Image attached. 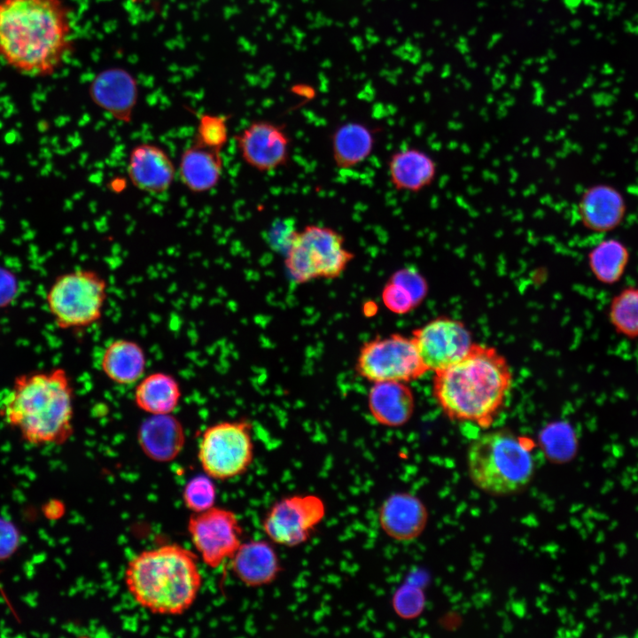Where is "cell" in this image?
Listing matches in <instances>:
<instances>
[{"label":"cell","instance_id":"1f68e13d","mask_svg":"<svg viewBox=\"0 0 638 638\" xmlns=\"http://www.w3.org/2000/svg\"><path fill=\"white\" fill-rule=\"evenodd\" d=\"M388 280L403 286L412 295L415 303L418 306L428 292V283L420 271L413 267H404L395 270Z\"/></svg>","mask_w":638,"mask_h":638},{"label":"cell","instance_id":"603a6c76","mask_svg":"<svg viewBox=\"0 0 638 638\" xmlns=\"http://www.w3.org/2000/svg\"><path fill=\"white\" fill-rule=\"evenodd\" d=\"M146 362V354L136 341L117 338L104 349L100 369L114 384L132 385L145 375Z\"/></svg>","mask_w":638,"mask_h":638},{"label":"cell","instance_id":"4316f807","mask_svg":"<svg viewBox=\"0 0 638 638\" xmlns=\"http://www.w3.org/2000/svg\"><path fill=\"white\" fill-rule=\"evenodd\" d=\"M608 318L618 334L638 337V286H626L611 299Z\"/></svg>","mask_w":638,"mask_h":638},{"label":"cell","instance_id":"836d02e7","mask_svg":"<svg viewBox=\"0 0 638 638\" xmlns=\"http://www.w3.org/2000/svg\"><path fill=\"white\" fill-rule=\"evenodd\" d=\"M19 532L11 521L0 517V561L9 558L18 549Z\"/></svg>","mask_w":638,"mask_h":638},{"label":"cell","instance_id":"6da1fadb","mask_svg":"<svg viewBox=\"0 0 638 638\" xmlns=\"http://www.w3.org/2000/svg\"><path fill=\"white\" fill-rule=\"evenodd\" d=\"M74 46L64 0H0V60L29 77L54 74Z\"/></svg>","mask_w":638,"mask_h":638},{"label":"cell","instance_id":"d4e9b609","mask_svg":"<svg viewBox=\"0 0 638 638\" xmlns=\"http://www.w3.org/2000/svg\"><path fill=\"white\" fill-rule=\"evenodd\" d=\"M331 144L335 166L339 169H350L370 156L375 145V136L366 125L349 121L333 131Z\"/></svg>","mask_w":638,"mask_h":638},{"label":"cell","instance_id":"52a82bcc","mask_svg":"<svg viewBox=\"0 0 638 638\" xmlns=\"http://www.w3.org/2000/svg\"><path fill=\"white\" fill-rule=\"evenodd\" d=\"M108 284L97 271L79 268L58 276L46 293V305L61 330H82L98 323Z\"/></svg>","mask_w":638,"mask_h":638},{"label":"cell","instance_id":"30bf717a","mask_svg":"<svg viewBox=\"0 0 638 638\" xmlns=\"http://www.w3.org/2000/svg\"><path fill=\"white\" fill-rule=\"evenodd\" d=\"M325 513L324 502L318 495L286 496L268 510L262 529L272 542L287 548L297 547L309 540Z\"/></svg>","mask_w":638,"mask_h":638},{"label":"cell","instance_id":"e575fe53","mask_svg":"<svg viewBox=\"0 0 638 638\" xmlns=\"http://www.w3.org/2000/svg\"><path fill=\"white\" fill-rule=\"evenodd\" d=\"M18 293V281L8 268L0 266V307L9 306Z\"/></svg>","mask_w":638,"mask_h":638},{"label":"cell","instance_id":"d6986e66","mask_svg":"<svg viewBox=\"0 0 638 638\" xmlns=\"http://www.w3.org/2000/svg\"><path fill=\"white\" fill-rule=\"evenodd\" d=\"M230 566L238 580L251 587L271 584L282 571L274 547L262 540L242 542L230 559Z\"/></svg>","mask_w":638,"mask_h":638},{"label":"cell","instance_id":"e0dca14e","mask_svg":"<svg viewBox=\"0 0 638 638\" xmlns=\"http://www.w3.org/2000/svg\"><path fill=\"white\" fill-rule=\"evenodd\" d=\"M428 510L415 494L398 492L389 495L381 504L378 523L382 531L399 542L418 538L428 522Z\"/></svg>","mask_w":638,"mask_h":638},{"label":"cell","instance_id":"2e32d148","mask_svg":"<svg viewBox=\"0 0 638 638\" xmlns=\"http://www.w3.org/2000/svg\"><path fill=\"white\" fill-rule=\"evenodd\" d=\"M626 210L621 191L608 183H596L585 189L576 206L581 225L597 233L610 232L620 226Z\"/></svg>","mask_w":638,"mask_h":638},{"label":"cell","instance_id":"cb8c5ba5","mask_svg":"<svg viewBox=\"0 0 638 638\" xmlns=\"http://www.w3.org/2000/svg\"><path fill=\"white\" fill-rule=\"evenodd\" d=\"M181 398L182 388L177 379L162 371L144 375L136 384L134 392L136 406L147 415L172 414Z\"/></svg>","mask_w":638,"mask_h":638},{"label":"cell","instance_id":"83f0119b","mask_svg":"<svg viewBox=\"0 0 638 638\" xmlns=\"http://www.w3.org/2000/svg\"><path fill=\"white\" fill-rule=\"evenodd\" d=\"M541 441L546 456L556 463L572 461L577 453L575 432L566 424H557L548 428Z\"/></svg>","mask_w":638,"mask_h":638},{"label":"cell","instance_id":"8fae6325","mask_svg":"<svg viewBox=\"0 0 638 638\" xmlns=\"http://www.w3.org/2000/svg\"><path fill=\"white\" fill-rule=\"evenodd\" d=\"M187 527L194 548L211 568L231 559L242 544L243 529L238 517L225 508L214 506L192 513Z\"/></svg>","mask_w":638,"mask_h":638},{"label":"cell","instance_id":"3957f363","mask_svg":"<svg viewBox=\"0 0 638 638\" xmlns=\"http://www.w3.org/2000/svg\"><path fill=\"white\" fill-rule=\"evenodd\" d=\"M74 391L63 368L15 377L0 401V416L31 445H61L74 433Z\"/></svg>","mask_w":638,"mask_h":638},{"label":"cell","instance_id":"4fadbf2b","mask_svg":"<svg viewBox=\"0 0 638 638\" xmlns=\"http://www.w3.org/2000/svg\"><path fill=\"white\" fill-rule=\"evenodd\" d=\"M234 139L243 161L261 173L277 169L289 160L291 140L283 125L255 121Z\"/></svg>","mask_w":638,"mask_h":638},{"label":"cell","instance_id":"5b68a950","mask_svg":"<svg viewBox=\"0 0 638 638\" xmlns=\"http://www.w3.org/2000/svg\"><path fill=\"white\" fill-rule=\"evenodd\" d=\"M466 463L472 484L493 496L523 491L535 471L529 440L505 429L486 432L473 440Z\"/></svg>","mask_w":638,"mask_h":638},{"label":"cell","instance_id":"ba28073f","mask_svg":"<svg viewBox=\"0 0 638 638\" xmlns=\"http://www.w3.org/2000/svg\"><path fill=\"white\" fill-rule=\"evenodd\" d=\"M198 457L212 478L226 480L244 474L254 457L252 424L238 419L207 426L200 437Z\"/></svg>","mask_w":638,"mask_h":638},{"label":"cell","instance_id":"d590c367","mask_svg":"<svg viewBox=\"0 0 638 638\" xmlns=\"http://www.w3.org/2000/svg\"><path fill=\"white\" fill-rule=\"evenodd\" d=\"M293 89H294V91L297 92L299 95H302V96H305V97H307V96H311L312 93H313L312 88L309 87V86H307V85H305V86H304V85H298V86L294 87Z\"/></svg>","mask_w":638,"mask_h":638},{"label":"cell","instance_id":"7a4b0ae2","mask_svg":"<svg viewBox=\"0 0 638 638\" xmlns=\"http://www.w3.org/2000/svg\"><path fill=\"white\" fill-rule=\"evenodd\" d=\"M512 383L506 358L494 346L474 343L462 359L434 372L432 394L448 419L488 428L502 412Z\"/></svg>","mask_w":638,"mask_h":638},{"label":"cell","instance_id":"9a60e30c","mask_svg":"<svg viewBox=\"0 0 638 638\" xmlns=\"http://www.w3.org/2000/svg\"><path fill=\"white\" fill-rule=\"evenodd\" d=\"M138 93L134 76L120 67L99 72L89 86L91 101L114 120L124 124L132 121Z\"/></svg>","mask_w":638,"mask_h":638},{"label":"cell","instance_id":"f546056e","mask_svg":"<svg viewBox=\"0 0 638 638\" xmlns=\"http://www.w3.org/2000/svg\"><path fill=\"white\" fill-rule=\"evenodd\" d=\"M213 478L208 475H198L191 478L184 486L183 500L185 507L198 513L214 506L216 488Z\"/></svg>","mask_w":638,"mask_h":638},{"label":"cell","instance_id":"5bb4252c","mask_svg":"<svg viewBox=\"0 0 638 638\" xmlns=\"http://www.w3.org/2000/svg\"><path fill=\"white\" fill-rule=\"evenodd\" d=\"M127 174L130 183L140 191L161 195L172 186L176 168L162 147L152 143H140L128 153Z\"/></svg>","mask_w":638,"mask_h":638},{"label":"cell","instance_id":"d6a6232c","mask_svg":"<svg viewBox=\"0 0 638 638\" xmlns=\"http://www.w3.org/2000/svg\"><path fill=\"white\" fill-rule=\"evenodd\" d=\"M381 298L385 307L394 314L404 315L416 307L410 292L390 280L384 285Z\"/></svg>","mask_w":638,"mask_h":638},{"label":"cell","instance_id":"277c9868","mask_svg":"<svg viewBox=\"0 0 638 638\" xmlns=\"http://www.w3.org/2000/svg\"><path fill=\"white\" fill-rule=\"evenodd\" d=\"M124 581L141 607L155 614L180 615L195 602L203 580L191 550L166 544L135 556L128 563Z\"/></svg>","mask_w":638,"mask_h":638},{"label":"cell","instance_id":"ffe728a7","mask_svg":"<svg viewBox=\"0 0 638 638\" xmlns=\"http://www.w3.org/2000/svg\"><path fill=\"white\" fill-rule=\"evenodd\" d=\"M387 171L396 191L417 193L433 183L438 165L428 152L416 147H405L390 156Z\"/></svg>","mask_w":638,"mask_h":638},{"label":"cell","instance_id":"44dd1931","mask_svg":"<svg viewBox=\"0 0 638 638\" xmlns=\"http://www.w3.org/2000/svg\"><path fill=\"white\" fill-rule=\"evenodd\" d=\"M368 408L377 424L392 428L401 427L413 416L415 396L407 383L375 382L368 393Z\"/></svg>","mask_w":638,"mask_h":638},{"label":"cell","instance_id":"7c38bea8","mask_svg":"<svg viewBox=\"0 0 638 638\" xmlns=\"http://www.w3.org/2000/svg\"><path fill=\"white\" fill-rule=\"evenodd\" d=\"M411 338L424 365L433 372L462 359L474 344L465 324L447 316L434 318L415 329Z\"/></svg>","mask_w":638,"mask_h":638},{"label":"cell","instance_id":"484cf974","mask_svg":"<svg viewBox=\"0 0 638 638\" xmlns=\"http://www.w3.org/2000/svg\"><path fill=\"white\" fill-rule=\"evenodd\" d=\"M587 265L601 284L613 285L626 273L630 260L628 247L621 240L609 237L601 240L587 253Z\"/></svg>","mask_w":638,"mask_h":638},{"label":"cell","instance_id":"9c48e42d","mask_svg":"<svg viewBox=\"0 0 638 638\" xmlns=\"http://www.w3.org/2000/svg\"><path fill=\"white\" fill-rule=\"evenodd\" d=\"M355 372L367 381L408 383L423 377L424 365L411 337L400 333L377 336L360 347Z\"/></svg>","mask_w":638,"mask_h":638},{"label":"cell","instance_id":"f1b7e54d","mask_svg":"<svg viewBox=\"0 0 638 638\" xmlns=\"http://www.w3.org/2000/svg\"><path fill=\"white\" fill-rule=\"evenodd\" d=\"M229 117L222 114L200 113L198 115L193 142L220 151L229 141Z\"/></svg>","mask_w":638,"mask_h":638},{"label":"cell","instance_id":"7402d4cb","mask_svg":"<svg viewBox=\"0 0 638 638\" xmlns=\"http://www.w3.org/2000/svg\"><path fill=\"white\" fill-rule=\"evenodd\" d=\"M223 173L222 152L192 141L181 153L177 175L183 185L195 194L214 189Z\"/></svg>","mask_w":638,"mask_h":638},{"label":"cell","instance_id":"ac0fdd59","mask_svg":"<svg viewBox=\"0 0 638 638\" xmlns=\"http://www.w3.org/2000/svg\"><path fill=\"white\" fill-rule=\"evenodd\" d=\"M186 441L185 430L174 414L148 415L137 431V442L152 461L169 463L182 452Z\"/></svg>","mask_w":638,"mask_h":638},{"label":"cell","instance_id":"4dcf8cb0","mask_svg":"<svg viewBox=\"0 0 638 638\" xmlns=\"http://www.w3.org/2000/svg\"><path fill=\"white\" fill-rule=\"evenodd\" d=\"M424 602L421 589L411 585H403L395 591L392 604L400 618L410 619L421 614Z\"/></svg>","mask_w":638,"mask_h":638},{"label":"cell","instance_id":"8992f818","mask_svg":"<svg viewBox=\"0 0 638 638\" xmlns=\"http://www.w3.org/2000/svg\"><path fill=\"white\" fill-rule=\"evenodd\" d=\"M354 257L346 248L341 233L331 227L308 224L292 232L284 266L294 283L306 284L338 278Z\"/></svg>","mask_w":638,"mask_h":638}]
</instances>
